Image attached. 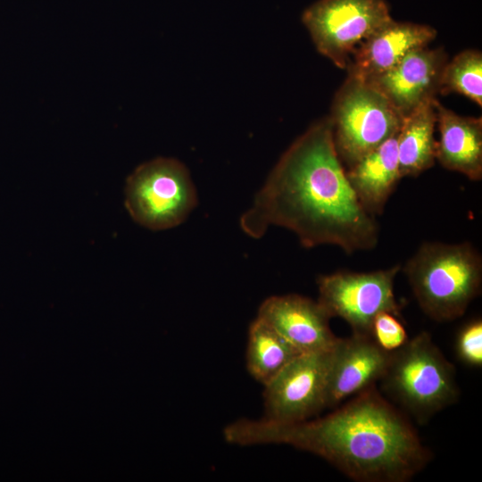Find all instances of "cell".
Masks as SVG:
<instances>
[{
  "label": "cell",
  "mask_w": 482,
  "mask_h": 482,
  "mask_svg": "<svg viewBox=\"0 0 482 482\" xmlns=\"http://www.w3.org/2000/svg\"><path fill=\"white\" fill-rule=\"evenodd\" d=\"M239 222L253 238L278 226L306 248L330 245L347 254L374 249L379 237L376 216L347 179L329 117L311 125L284 152Z\"/></svg>",
  "instance_id": "6da1fadb"
},
{
  "label": "cell",
  "mask_w": 482,
  "mask_h": 482,
  "mask_svg": "<svg viewBox=\"0 0 482 482\" xmlns=\"http://www.w3.org/2000/svg\"><path fill=\"white\" fill-rule=\"evenodd\" d=\"M223 436L238 445H291L357 482H407L431 459L411 424L374 386L326 416L288 423L241 419Z\"/></svg>",
  "instance_id": "7a4b0ae2"
},
{
  "label": "cell",
  "mask_w": 482,
  "mask_h": 482,
  "mask_svg": "<svg viewBox=\"0 0 482 482\" xmlns=\"http://www.w3.org/2000/svg\"><path fill=\"white\" fill-rule=\"evenodd\" d=\"M403 270L420 309L438 322L461 317L481 292L482 257L469 242H424Z\"/></svg>",
  "instance_id": "3957f363"
},
{
  "label": "cell",
  "mask_w": 482,
  "mask_h": 482,
  "mask_svg": "<svg viewBox=\"0 0 482 482\" xmlns=\"http://www.w3.org/2000/svg\"><path fill=\"white\" fill-rule=\"evenodd\" d=\"M382 389L419 424L455 403L460 395L455 368L422 331L391 352Z\"/></svg>",
  "instance_id": "277c9868"
},
{
  "label": "cell",
  "mask_w": 482,
  "mask_h": 482,
  "mask_svg": "<svg viewBox=\"0 0 482 482\" xmlns=\"http://www.w3.org/2000/svg\"><path fill=\"white\" fill-rule=\"evenodd\" d=\"M329 118L337 153L347 169L395 135L403 117L371 84L347 75Z\"/></svg>",
  "instance_id": "5b68a950"
},
{
  "label": "cell",
  "mask_w": 482,
  "mask_h": 482,
  "mask_svg": "<svg viewBox=\"0 0 482 482\" xmlns=\"http://www.w3.org/2000/svg\"><path fill=\"white\" fill-rule=\"evenodd\" d=\"M197 205V194L187 167L179 160L158 157L129 176L125 206L137 224L164 230L184 222Z\"/></svg>",
  "instance_id": "8992f818"
},
{
  "label": "cell",
  "mask_w": 482,
  "mask_h": 482,
  "mask_svg": "<svg viewBox=\"0 0 482 482\" xmlns=\"http://www.w3.org/2000/svg\"><path fill=\"white\" fill-rule=\"evenodd\" d=\"M400 264L368 272L338 270L317 278V301L330 318L345 320L353 334L371 337V325L380 312L401 317L394 286Z\"/></svg>",
  "instance_id": "52a82bcc"
},
{
  "label": "cell",
  "mask_w": 482,
  "mask_h": 482,
  "mask_svg": "<svg viewBox=\"0 0 482 482\" xmlns=\"http://www.w3.org/2000/svg\"><path fill=\"white\" fill-rule=\"evenodd\" d=\"M393 18L385 0H318L302 21L320 54L346 69L356 48Z\"/></svg>",
  "instance_id": "ba28073f"
},
{
  "label": "cell",
  "mask_w": 482,
  "mask_h": 482,
  "mask_svg": "<svg viewBox=\"0 0 482 482\" xmlns=\"http://www.w3.org/2000/svg\"><path fill=\"white\" fill-rule=\"evenodd\" d=\"M332 349L300 353L263 386V419L296 422L311 419L326 408Z\"/></svg>",
  "instance_id": "9c48e42d"
},
{
  "label": "cell",
  "mask_w": 482,
  "mask_h": 482,
  "mask_svg": "<svg viewBox=\"0 0 482 482\" xmlns=\"http://www.w3.org/2000/svg\"><path fill=\"white\" fill-rule=\"evenodd\" d=\"M447 61L443 48L427 46L408 53L384 73L368 80L404 117L422 104L436 98Z\"/></svg>",
  "instance_id": "30bf717a"
},
{
  "label": "cell",
  "mask_w": 482,
  "mask_h": 482,
  "mask_svg": "<svg viewBox=\"0 0 482 482\" xmlns=\"http://www.w3.org/2000/svg\"><path fill=\"white\" fill-rule=\"evenodd\" d=\"M257 317L301 353L328 351L339 338L332 332L331 318L319 302L300 295L266 298L258 309Z\"/></svg>",
  "instance_id": "8fae6325"
},
{
  "label": "cell",
  "mask_w": 482,
  "mask_h": 482,
  "mask_svg": "<svg viewBox=\"0 0 482 482\" xmlns=\"http://www.w3.org/2000/svg\"><path fill=\"white\" fill-rule=\"evenodd\" d=\"M390 355L371 337L353 333L350 337L338 338L331 353L326 408L373 386L382 378Z\"/></svg>",
  "instance_id": "7c38bea8"
},
{
  "label": "cell",
  "mask_w": 482,
  "mask_h": 482,
  "mask_svg": "<svg viewBox=\"0 0 482 482\" xmlns=\"http://www.w3.org/2000/svg\"><path fill=\"white\" fill-rule=\"evenodd\" d=\"M429 25L390 20L369 36L353 52L348 76L368 81L384 73L411 51L428 46L436 37Z\"/></svg>",
  "instance_id": "4fadbf2b"
},
{
  "label": "cell",
  "mask_w": 482,
  "mask_h": 482,
  "mask_svg": "<svg viewBox=\"0 0 482 482\" xmlns=\"http://www.w3.org/2000/svg\"><path fill=\"white\" fill-rule=\"evenodd\" d=\"M436 161L445 169L469 179H482V119L455 113L436 99Z\"/></svg>",
  "instance_id": "5bb4252c"
},
{
  "label": "cell",
  "mask_w": 482,
  "mask_h": 482,
  "mask_svg": "<svg viewBox=\"0 0 482 482\" xmlns=\"http://www.w3.org/2000/svg\"><path fill=\"white\" fill-rule=\"evenodd\" d=\"M347 179L363 207L372 215L383 213L402 179L397 133L345 169Z\"/></svg>",
  "instance_id": "9a60e30c"
},
{
  "label": "cell",
  "mask_w": 482,
  "mask_h": 482,
  "mask_svg": "<svg viewBox=\"0 0 482 482\" xmlns=\"http://www.w3.org/2000/svg\"><path fill=\"white\" fill-rule=\"evenodd\" d=\"M428 101L403 118L397 132V154L402 178L417 177L436 162L434 136L436 100Z\"/></svg>",
  "instance_id": "2e32d148"
},
{
  "label": "cell",
  "mask_w": 482,
  "mask_h": 482,
  "mask_svg": "<svg viewBox=\"0 0 482 482\" xmlns=\"http://www.w3.org/2000/svg\"><path fill=\"white\" fill-rule=\"evenodd\" d=\"M300 353L286 338L263 320L250 324L245 353L249 374L262 386L270 382Z\"/></svg>",
  "instance_id": "e0dca14e"
},
{
  "label": "cell",
  "mask_w": 482,
  "mask_h": 482,
  "mask_svg": "<svg viewBox=\"0 0 482 482\" xmlns=\"http://www.w3.org/2000/svg\"><path fill=\"white\" fill-rule=\"evenodd\" d=\"M458 93L482 106V54L467 49L446 61L440 78L439 94Z\"/></svg>",
  "instance_id": "ac0fdd59"
},
{
  "label": "cell",
  "mask_w": 482,
  "mask_h": 482,
  "mask_svg": "<svg viewBox=\"0 0 482 482\" xmlns=\"http://www.w3.org/2000/svg\"><path fill=\"white\" fill-rule=\"evenodd\" d=\"M454 350L457 358L471 368L482 366V320L474 319L464 324L457 333Z\"/></svg>",
  "instance_id": "d6986e66"
},
{
  "label": "cell",
  "mask_w": 482,
  "mask_h": 482,
  "mask_svg": "<svg viewBox=\"0 0 482 482\" xmlns=\"http://www.w3.org/2000/svg\"><path fill=\"white\" fill-rule=\"evenodd\" d=\"M372 339L384 350L393 352L408 340L407 332L395 315L383 312L373 320L370 332Z\"/></svg>",
  "instance_id": "ffe728a7"
}]
</instances>
